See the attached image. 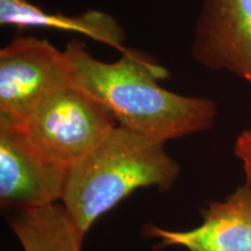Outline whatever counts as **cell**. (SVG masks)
Masks as SVG:
<instances>
[{"label": "cell", "instance_id": "9", "mask_svg": "<svg viewBox=\"0 0 251 251\" xmlns=\"http://www.w3.org/2000/svg\"><path fill=\"white\" fill-rule=\"evenodd\" d=\"M11 228L24 251H80L85 236L59 202L20 212Z\"/></svg>", "mask_w": 251, "mask_h": 251}, {"label": "cell", "instance_id": "3", "mask_svg": "<svg viewBox=\"0 0 251 251\" xmlns=\"http://www.w3.org/2000/svg\"><path fill=\"white\" fill-rule=\"evenodd\" d=\"M115 126L117 120L102 103L78 87L67 85L41 100L13 128L41 156L69 170Z\"/></svg>", "mask_w": 251, "mask_h": 251}, {"label": "cell", "instance_id": "2", "mask_svg": "<svg viewBox=\"0 0 251 251\" xmlns=\"http://www.w3.org/2000/svg\"><path fill=\"white\" fill-rule=\"evenodd\" d=\"M180 166L164 143L115 126L98 146L68 170L61 203L85 235L100 216L134 191L172 187Z\"/></svg>", "mask_w": 251, "mask_h": 251}, {"label": "cell", "instance_id": "8", "mask_svg": "<svg viewBox=\"0 0 251 251\" xmlns=\"http://www.w3.org/2000/svg\"><path fill=\"white\" fill-rule=\"evenodd\" d=\"M0 25L18 29L43 28L83 34L124 51L126 31L111 14L91 9L78 15L48 13L28 0H0Z\"/></svg>", "mask_w": 251, "mask_h": 251}, {"label": "cell", "instance_id": "4", "mask_svg": "<svg viewBox=\"0 0 251 251\" xmlns=\"http://www.w3.org/2000/svg\"><path fill=\"white\" fill-rule=\"evenodd\" d=\"M69 85L64 51L18 35L0 50V126L14 127L50 93Z\"/></svg>", "mask_w": 251, "mask_h": 251}, {"label": "cell", "instance_id": "7", "mask_svg": "<svg viewBox=\"0 0 251 251\" xmlns=\"http://www.w3.org/2000/svg\"><path fill=\"white\" fill-rule=\"evenodd\" d=\"M202 222L190 230H168L148 225L144 234L162 247L187 251H251V187L238 186L222 201L201 209Z\"/></svg>", "mask_w": 251, "mask_h": 251}, {"label": "cell", "instance_id": "6", "mask_svg": "<svg viewBox=\"0 0 251 251\" xmlns=\"http://www.w3.org/2000/svg\"><path fill=\"white\" fill-rule=\"evenodd\" d=\"M68 170L35 151L13 127L0 126V203L19 212L61 202Z\"/></svg>", "mask_w": 251, "mask_h": 251}, {"label": "cell", "instance_id": "5", "mask_svg": "<svg viewBox=\"0 0 251 251\" xmlns=\"http://www.w3.org/2000/svg\"><path fill=\"white\" fill-rule=\"evenodd\" d=\"M191 56L208 70L240 77L251 90V0H205Z\"/></svg>", "mask_w": 251, "mask_h": 251}, {"label": "cell", "instance_id": "1", "mask_svg": "<svg viewBox=\"0 0 251 251\" xmlns=\"http://www.w3.org/2000/svg\"><path fill=\"white\" fill-rule=\"evenodd\" d=\"M69 85L102 103L118 125L155 142L208 130L216 105L203 97L178 94L159 85L169 71L150 56L126 48L113 63L94 58L74 40L65 47Z\"/></svg>", "mask_w": 251, "mask_h": 251}]
</instances>
